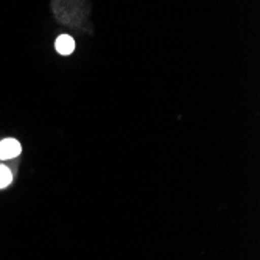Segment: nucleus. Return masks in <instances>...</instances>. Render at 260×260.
<instances>
[{"label": "nucleus", "mask_w": 260, "mask_h": 260, "mask_svg": "<svg viewBox=\"0 0 260 260\" xmlns=\"http://www.w3.org/2000/svg\"><path fill=\"white\" fill-rule=\"evenodd\" d=\"M22 151L20 144L14 139H5V140H0V159L5 160V159H13L16 156H19Z\"/></svg>", "instance_id": "obj_1"}, {"label": "nucleus", "mask_w": 260, "mask_h": 260, "mask_svg": "<svg viewBox=\"0 0 260 260\" xmlns=\"http://www.w3.org/2000/svg\"><path fill=\"white\" fill-rule=\"evenodd\" d=\"M55 47H56V52H58L59 55L67 56V55H70V53H74V50H75V41H74L72 38H70V36H67V35H61V36L56 39Z\"/></svg>", "instance_id": "obj_2"}, {"label": "nucleus", "mask_w": 260, "mask_h": 260, "mask_svg": "<svg viewBox=\"0 0 260 260\" xmlns=\"http://www.w3.org/2000/svg\"><path fill=\"white\" fill-rule=\"evenodd\" d=\"M11 181H13V175L10 169H7L5 165H0V188H5L7 185H10Z\"/></svg>", "instance_id": "obj_3"}]
</instances>
